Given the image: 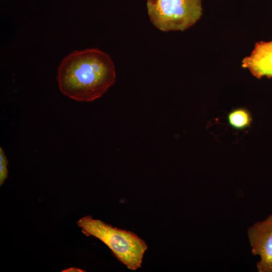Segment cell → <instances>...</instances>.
Segmentation results:
<instances>
[{
  "label": "cell",
  "instance_id": "cell-1",
  "mask_svg": "<svg viewBox=\"0 0 272 272\" xmlns=\"http://www.w3.org/2000/svg\"><path fill=\"white\" fill-rule=\"evenodd\" d=\"M56 79L62 94L78 102H91L114 84L115 69L109 55L99 49L76 50L62 60Z\"/></svg>",
  "mask_w": 272,
  "mask_h": 272
},
{
  "label": "cell",
  "instance_id": "cell-2",
  "mask_svg": "<svg viewBox=\"0 0 272 272\" xmlns=\"http://www.w3.org/2000/svg\"><path fill=\"white\" fill-rule=\"evenodd\" d=\"M77 224L85 235L94 236L106 244L128 269L135 270L141 267L148 246L135 234L113 227L91 216L81 218Z\"/></svg>",
  "mask_w": 272,
  "mask_h": 272
},
{
  "label": "cell",
  "instance_id": "cell-3",
  "mask_svg": "<svg viewBox=\"0 0 272 272\" xmlns=\"http://www.w3.org/2000/svg\"><path fill=\"white\" fill-rule=\"evenodd\" d=\"M150 20L163 31H183L202 15L201 0H148Z\"/></svg>",
  "mask_w": 272,
  "mask_h": 272
},
{
  "label": "cell",
  "instance_id": "cell-4",
  "mask_svg": "<svg viewBox=\"0 0 272 272\" xmlns=\"http://www.w3.org/2000/svg\"><path fill=\"white\" fill-rule=\"evenodd\" d=\"M247 233L252 253L260 257L256 264L258 271L272 272V215L255 223Z\"/></svg>",
  "mask_w": 272,
  "mask_h": 272
},
{
  "label": "cell",
  "instance_id": "cell-5",
  "mask_svg": "<svg viewBox=\"0 0 272 272\" xmlns=\"http://www.w3.org/2000/svg\"><path fill=\"white\" fill-rule=\"evenodd\" d=\"M242 66L258 78L272 77V40L257 42L251 54L242 60Z\"/></svg>",
  "mask_w": 272,
  "mask_h": 272
},
{
  "label": "cell",
  "instance_id": "cell-6",
  "mask_svg": "<svg viewBox=\"0 0 272 272\" xmlns=\"http://www.w3.org/2000/svg\"><path fill=\"white\" fill-rule=\"evenodd\" d=\"M251 120L249 112L243 108L236 109L228 115L229 124L236 129H243L249 126Z\"/></svg>",
  "mask_w": 272,
  "mask_h": 272
},
{
  "label": "cell",
  "instance_id": "cell-7",
  "mask_svg": "<svg viewBox=\"0 0 272 272\" xmlns=\"http://www.w3.org/2000/svg\"><path fill=\"white\" fill-rule=\"evenodd\" d=\"M8 160L3 149L0 148V185H2L8 177Z\"/></svg>",
  "mask_w": 272,
  "mask_h": 272
},
{
  "label": "cell",
  "instance_id": "cell-8",
  "mask_svg": "<svg viewBox=\"0 0 272 272\" xmlns=\"http://www.w3.org/2000/svg\"><path fill=\"white\" fill-rule=\"evenodd\" d=\"M62 272H84L82 269L76 267H70L61 271Z\"/></svg>",
  "mask_w": 272,
  "mask_h": 272
}]
</instances>
